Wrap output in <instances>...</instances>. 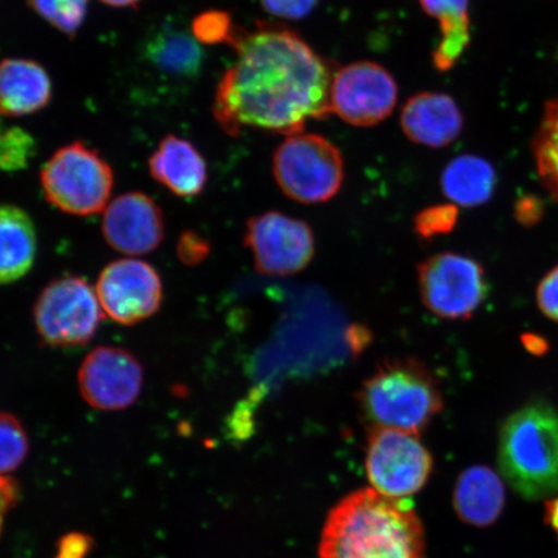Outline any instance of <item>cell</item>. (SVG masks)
I'll return each instance as SVG.
<instances>
[{
    "label": "cell",
    "mask_w": 558,
    "mask_h": 558,
    "mask_svg": "<svg viewBox=\"0 0 558 558\" xmlns=\"http://www.w3.org/2000/svg\"><path fill=\"white\" fill-rule=\"evenodd\" d=\"M229 46L236 58L221 76L214 116L228 135L243 128L295 135L306 122L331 114L329 62L288 27L235 26Z\"/></svg>",
    "instance_id": "obj_1"
},
{
    "label": "cell",
    "mask_w": 558,
    "mask_h": 558,
    "mask_svg": "<svg viewBox=\"0 0 558 558\" xmlns=\"http://www.w3.org/2000/svg\"><path fill=\"white\" fill-rule=\"evenodd\" d=\"M320 558H423L424 530L403 499L374 488L348 495L327 519Z\"/></svg>",
    "instance_id": "obj_2"
},
{
    "label": "cell",
    "mask_w": 558,
    "mask_h": 558,
    "mask_svg": "<svg viewBox=\"0 0 558 558\" xmlns=\"http://www.w3.org/2000/svg\"><path fill=\"white\" fill-rule=\"evenodd\" d=\"M501 476L520 497L550 499L558 493V411L547 402L525 404L499 432Z\"/></svg>",
    "instance_id": "obj_3"
},
{
    "label": "cell",
    "mask_w": 558,
    "mask_h": 558,
    "mask_svg": "<svg viewBox=\"0 0 558 558\" xmlns=\"http://www.w3.org/2000/svg\"><path fill=\"white\" fill-rule=\"evenodd\" d=\"M362 414L373 428L421 434L444 409L436 376L416 359L384 361L357 393Z\"/></svg>",
    "instance_id": "obj_4"
},
{
    "label": "cell",
    "mask_w": 558,
    "mask_h": 558,
    "mask_svg": "<svg viewBox=\"0 0 558 558\" xmlns=\"http://www.w3.org/2000/svg\"><path fill=\"white\" fill-rule=\"evenodd\" d=\"M40 181L52 206L70 215L89 216L108 207L114 177L99 153L76 142L48 159Z\"/></svg>",
    "instance_id": "obj_5"
},
{
    "label": "cell",
    "mask_w": 558,
    "mask_h": 558,
    "mask_svg": "<svg viewBox=\"0 0 558 558\" xmlns=\"http://www.w3.org/2000/svg\"><path fill=\"white\" fill-rule=\"evenodd\" d=\"M274 174L281 191L302 204H323L340 191L344 159L337 145L317 134L290 135L274 156Z\"/></svg>",
    "instance_id": "obj_6"
},
{
    "label": "cell",
    "mask_w": 558,
    "mask_h": 558,
    "mask_svg": "<svg viewBox=\"0 0 558 558\" xmlns=\"http://www.w3.org/2000/svg\"><path fill=\"white\" fill-rule=\"evenodd\" d=\"M101 310L96 290L86 279H56L41 291L35 303V327L48 345H85L99 329Z\"/></svg>",
    "instance_id": "obj_7"
},
{
    "label": "cell",
    "mask_w": 558,
    "mask_h": 558,
    "mask_svg": "<svg viewBox=\"0 0 558 558\" xmlns=\"http://www.w3.org/2000/svg\"><path fill=\"white\" fill-rule=\"evenodd\" d=\"M417 284L425 308L450 320L471 318L488 294L483 265L456 253L437 254L418 264Z\"/></svg>",
    "instance_id": "obj_8"
},
{
    "label": "cell",
    "mask_w": 558,
    "mask_h": 558,
    "mask_svg": "<svg viewBox=\"0 0 558 558\" xmlns=\"http://www.w3.org/2000/svg\"><path fill=\"white\" fill-rule=\"evenodd\" d=\"M434 469L430 452L417 435L399 429L369 430L366 471L374 490L395 499L416 494Z\"/></svg>",
    "instance_id": "obj_9"
},
{
    "label": "cell",
    "mask_w": 558,
    "mask_h": 558,
    "mask_svg": "<svg viewBox=\"0 0 558 558\" xmlns=\"http://www.w3.org/2000/svg\"><path fill=\"white\" fill-rule=\"evenodd\" d=\"M331 113L354 128H374L393 113L399 86L388 70L373 61H359L333 73Z\"/></svg>",
    "instance_id": "obj_10"
},
{
    "label": "cell",
    "mask_w": 558,
    "mask_h": 558,
    "mask_svg": "<svg viewBox=\"0 0 558 558\" xmlns=\"http://www.w3.org/2000/svg\"><path fill=\"white\" fill-rule=\"evenodd\" d=\"M244 244L263 275L292 276L306 267L314 256V235L305 221L281 213H265L247 221Z\"/></svg>",
    "instance_id": "obj_11"
},
{
    "label": "cell",
    "mask_w": 558,
    "mask_h": 558,
    "mask_svg": "<svg viewBox=\"0 0 558 558\" xmlns=\"http://www.w3.org/2000/svg\"><path fill=\"white\" fill-rule=\"evenodd\" d=\"M96 294L108 317L131 326L158 312L163 300V286L157 270L148 263L123 259L104 268Z\"/></svg>",
    "instance_id": "obj_12"
},
{
    "label": "cell",
    "mask_w": 558,
    "mask_h": 558,
    "mask_svg": "<svg viewBox=\"0 0 558 558\" xmlns=\"http://www.w3.org/2000/svg\"><path fill=\"white\" fill-rule=\"evenodd\" d=\"M83 399L97 410L117 411L131 407L142 393L144 369L134 354L117 347H99L80 368Z\"/></svg>",
    "instance_id": "obj_13"
},
{
    "label": "cell",
    "mask_w": 558,
    "mask_h": 558,
    "mask_svg": "<svg viewBox=\"0 0 558 558\" xmlns=\"http://www.w3.org/2000/svg\"><path fill=\"white\" fill-rule=\"evenodd\" d=\"M102 233L118 253L149 254L163 240V214L149 195L123 194L105 208Z\"/></svg>",
    "instance_id": "obj_14"
},
{
    "label": "cell",
    "mask_w": 558,
    "mask_h": 558,
    "mask_svg": "<svg viewBox=\"0 0 558 558\" xmlns=\"http://www.w3.org/2000/svg\"><path fill=\"white\" fill-rule=\"evenodd\" d=\"M401 129L410 142L445 148L462 134L464 118L456 100L439 93L411 96L401 111Z\"/></svg>",
    "instance_id": "obj_15"
},
{
    "label": "cell",
    "mask_w": 558,
    "mask_h": 558,
    "mask_svg": "<svg viewBox=\"0 0 558 558\" xmlns=\"http://www.w3.org/2000/svg\"><path fill=\"white\" fill-rule=\"evenodd\" d=\"M149 170L159 184L178 197H197L206 186V160L185 138L165 137L149 159Z\"/></svg>",
    "instance_id": "obj_16"
},
{
    "label": "cell",
    "mask_w": 558,
    "mask_h": 558,
    "mask_svg": "<svg viewBox=\"0 0 558 558\" xmlns=\"http://www.w3.org/2000/svg\"><path fill=\"white\" fill-rule=\"evenodd\" d=\"M52 82L46 69L33 60L0 62V116L24 117L47 107Z\"/></svg>",
    "instance_id": "obj_17"
},
{
    "label": "cell",
    "mask_w": 558,
    "mask_h": 558,
    "mask_svg": "<svg viewBox=\"0 0 558 558\" xmlns=\"http://www.w3.org/2000/svg\"><path fill=\"white\" fill-rule=\"evenodd\" d=\"M506 506L504 480L485 465H472L460 474L453 507L460 519L472 526L486 527L500 518Z\"/></svg>",
    "instance_id": "obj_18"
},
{
    "label": "cell",
    "mask_w": 558,
    "mask_h": 558,
    "mask_svg": "<svg viewBox=\"0 0 558 558\" xmlns=\"http://www.w3.org/2000/svg\"><path fill=\"white\" fill-rule=\"evenodd\" d=\"M144 56L157 73L172 80H193L204 64L197 38L172 24L160 26L146 38Z\"/></svg>",
    "instance_id": "obj_19"
},
{
    "label": "cell",
    "mask_w": 558,
    "mask_h": 558,
    "mask_svg": "<svg viewBox=\"0 0 558 558\" xmlns=\"http://www.w3.org/2000/svg\"><path fill=\"white\" fill-rule=\"evenodd\" d=\"M37 248L31 216L16 206H0V284L16 282L29 274Z\"/></svg>",
    "instance_id": "obj_20"
},
{
    "label": "cell",
    "mask_w": 558,
    "mask_h": 558,
    "mask_svg": "<svg viewBox=\"0 0 558 558\" xmlns=\"http://www.w3.org/2000/svg\"><path fill=\"white\" fill-rule=\"evenodd\" d=\"M425 13L438 21L439 38L434 64L439 72L456 66L471 44L470 0H418Z\"/></svg>",
    "instance_id": "obj_21"
},
{
    "label": "cell",
    "mask_w": 558,
    "mask_h": 558,
    "mask_svg": "<svg viewBox=\"0 0 558 558\" xmlns=\"http://www.w3.org/2000/svg\"><path fill=\"white\" fill-rule=\"evenodd\" d=\"M441 186L453 205L477 207L493 197L497 186V172L486 159L463 155L446 166Z\"/></svg>",
    "instance_id": "obj_22"
},
{
    "label": "cell",
    "mask_w": 558,
    "mask_h": 558,
    "mask_svg": "<svg viewBox=\"0 0 558 558\" xmlns=\"http://www.w3.org/2000/svg\"><path fill=\"white\" fill-rule=\"evenodd\" d=\"M533 153L542 183L558 201V96L544 109Z\"/></svg>",
    "instance_id": "obj_23"
},
{
    "label": "cell",
    "mask_w": 558,
    "mask_h": 558,
    "mask_svg": "<svg viewBox=\"0 0 558 558\" xmlns=\"http://www.w3.org/2000/svg\"><path fill=\"white\" fill-rule=\"evenodd\" d=\"M0 116V170L17 172L26 169L37 153L35 138L17 124H9Z\"/></svg>",
    "instance_id": "obj_24"
},
{
    "label": "cell",
    "mask_w": 558,
    "mask_h": 558,
    "mask_svg": "<svg viewBox=\"0 0 558 558\" xmlns=\"http://www.w3.org/2000/svg\"><path fill=\"white\" fill-rule=\"evenodd\" d=\"M31 9L54 29L74 37L85 23L88 0H27Z\"/></svg>",
    "instance_id": "obj_25"
},
{
    "label": "cell",
    "mask_w": 558,
    "mask_h": 558,
    "mask_svg": "<svg viewBox=\"0 0 558 558\" xmlns=\"http://www.w3.org/2000/svg\"><path fill=\"white\" fill-rule=\"evenodd\" d=\"M29 452L26 432L11 414L0 413V476L16 471Z\"/></svg>",
    "instance_id": "obj_26"
},
{
    "label": "cell",
    "mask_w": 558,
    "mask_h": 558,
    "mask_svg": "<svg viewBox=\"0 0 558 558\" xmlns=\"http://www.w3.org/2000/svg\"><path fill=\"white\" fill-rule=\"evenodd\" d=\"M459 209L457 205H437L422 209L414 218L415 233L423 240L449 234L457 227Z\"/></svg>",
    "instance_id": "obj_27"
},
{
    "label": "cell",
    "mask_w": 558,
    "mask_h": 558,
    "mask_svg": "<svg viewBox=\"0 0 558 558\" xmlns=\"http://www.w3.org/2000/svg\"><path fill=\"white\" fill-rule=\"evenodd\" d=\"M235 26L227 12L208 11L194 20L192 31L199 44H229Z\"/></svg>",
    "instance_id": "obj_28"
},
{
    "label": "cell",
    "mask_w": 558,
    "mask_h": 558,
    "mask_svg": "<svg viewBox=\"0 0 558 558\" xmlns=\"http://www.w3.org/2000/svg\"><path fill=\"white\" fill-rule=\"evenodd\" d=\"M320 0H260L265 12L283 20H302L317 9Z\"/></svg>",
    "instance_id": "obj_29"
},
{
    "label": "cell",
    "mask_w": 558,
    "mask_h": 558,
    "mask_svg": "<svg viewBox=\"0 0 558 558\" xmlns=\"http://www.w3.org/2000/svg\"><path fill=\"white\" fill-rule=\"evenodd\" d=\"M209 250H211V246H209L208 241L204 236L187 230V232L180 236L177 254L181 263L194 267V265H198L207 259Z\"/></svg>",
    "instance_id": "obj_30"
},
{
    "label": "cell",
    "mask_w": 558,
    "mask_h": 558,
    "mask_svg": "<svg viewBox=\"0 0 558 558\" xmlns=\"http://www.w3.org/2000/svg\"><path fill=\"white\" fill-rule=\"evenodd\" d=\"M536 299L539 310L558 324V267L542 279Z\"/></svg>",
    "instance_id": "obj_31"
},
{
    "label": "cell",
    "mask_w": 558,
    "mask_h": 558,
    "mask_svg": "<svg viewBox=\"0 0 558 558\" xmlns=\"http://www.w3.org/2000/svg\"><path fill=\"white\" fill-rule=\"evenodd\" d=\"M543 211V202L534 195H525L515 204V218L523 226H535L541 220Z\"/></svg>",
    "instance_id": "obj_32"
},
{
    "label": "cell",
    "mask_w": 558,
    "mask_h": 558,
    "mask_svg": "<svg viewBox=\"0 0 558 558\" xmlns=\"http://www.w3.org/2000/svg\"><path fill=\"white\" fill-rule=\"evenodd\" d=\"M19 487L10 477L0 476V534L4 526L5 515L16 505Z\"/></svg>",
    "instance_id": "obj_33"
},
{
    "label": "cell",
    "mask_w": 558,
    "mask_h": 558,
    "mask_svg": "<svg viewBox=\"0 0 558 558\" xmlns=\"http://www.w3.org/2000/svg\"><path fill=\"white\" fill-rule=\"evenodd\" d=\"M89 548V541L83 535H72L62 539L56 558H83Z\"/></svg>",
    "instance_id": "obj_34"
},
{
    "label": "cell",
    "mask_w": 558,
    "mask_h": 558,
    "mask_svg": "<svg viewBox=\"0 0 558 558\" xmlns=\"http://www.w3.org/2000/svg\"><path fill=\"white\" fill-rule=\"evenodd\" d=\"M347 340L353 353H361L372 343L373 335L365 326L354 325L349 329Z\"/></svg>",
    "instance_id": "obj_35"
},
{
    "label": "cell",
    "mask_w": 558,
    "mask_h": 558,
    "mask_svg": "<svg viewBox=\"0 0 558 558\" xmlns=\"http://www.w3.org/2000/svg\"><path fill=\"white\" fill-rule=\"evenodd\" d=\"M546 518L547 525L553 530L558 539V493L555 497L546 500Z\"/></svg>",
    "instance_id": "obj_36"
},
{
    "label": "cell",
    "mask_w": 558,
    "mask_h": 558,
    "mask_svg": "<svg viewBox=\"0 0 558 558\" xmlns=\"http://www.w3.org/2000/svg\"><path fill=\"white\" fill-rule=\"evenodd\" d=\"M525 340V344L530 352L543 353L547 349L546 341L541 340L538 337H534V335H526Z\"/></svg>",
    "instance_id": "obj_37"
},
{
    "label": "cell",
    "mask_w": 558,
    "mask_h": 558,
    "mask_svg": "<svg viewBox=\"0 0 558 558\" xmlns=\"http://www.w3.org/2000/svg\"><path fill=\"white\" fill-rule=\"evenodd\" d=\"M100 2L111 7H134L143 0H100Z\"/></svg>",
    "instance_id": "obj_38"
}]
</instances>
